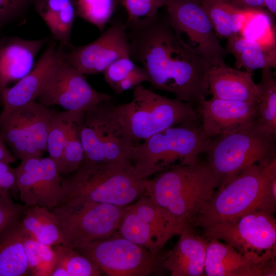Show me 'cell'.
I'll return each mask as SVG.
<instances>
[{
    "instance_id": "40",
    "label": "cell",
    "mask_w": 276,
    "mask_h": 276,
    "mask_svg": "<svg viewBox=\"0 0 276 276\" xmlns=\"http://www.w3.org/2000/svg\"><path fill=\"white\" fill-rule=\"evenodd\" d=\"M137 66L131 57L119 59L103 73L105 81L112 88L126 78Z\"/></svg>"
},
{
    "instance_id": "7",
    "label": "cell",
    "mask_w": 276,
    "mask_h": 276,
    "mask_svg": "<svg viewBox=\"0 0 276 276\" xmlns=\"http://www.w3.org/2000/svg\"><path fill=\"white\" fill-rule=\"evenodd\" d=\"M275 152V137L261 130L256 123L210 139L204 152L218 188L250 166L276 155Z\"/></svg>"
},
{
    "instance_id": "38",
    "label": "cell",
    "mask_w": 276,
    "mask_h": 276,
    "mask_svg": "<svg viewBox=\"0 0 276 276\" xmlns=\"http://www.w3.org/2000/svg\"><path fill=\"white\" fill-rule=\"evenodd\" d=\"M34 0H0V29L27 14Z\"/></svg>"
},
{
    "instance_id": "14",
    "label": "cell",
    "mask_w": 276,
    "mask_h": 276,
    "mask_svg": "<svg viewBox=\"0 0 276 276\" xmlns=\"http://www.w3.org/2000/svg\"><path fill=\"white\" fill-rule=\"evenodd\" d=\"M169 24L190 52L212 64L224 62L220 44L202 5L193 0H166Z\"/></svg>"
},
{
    "instance_id": "28",
    "label": "cell",
    "mask_w": 276,
    "mask_h": 276,
    "mask_svg": "<svg viewBox=\"0 0 276 276\" xmlns=\"http://www.w3.org/2000/svg\"><path fill=\"white\" fill-rule=\"evenodd\" d=\"M257 86L260 98L257 104L256 125L261 130L276 136V81L270 68L262 69Z\"/></svg>"
},
{
    "instance_id": "32",
    "label": "cell",
    "mask_w": 276,
    "mask_h": 276,
    "mask_svg": "<svg viewBox=\"0 0 276 276\" xmlns=\"http://www.w3.org/2000/svg\"><path fill=\"white\" fill-rule=\"evenodd\" d=\"M24 250L30 274L35 276H51L56 263V254L53 247L27 236Z\"/></svg>"
},
{
    "instance_id": "22",
    "label": "cell",
    "mask_w": 276,
    "mask_h": 276,
    "mask_svg": "<svg viewBox=\"0 0 276 276\" xmlns=\"http://www.w3.org/2000/svg\"><path fill=\"white\" fill-rule=\"evenodd\" d=\"M209 92L213 98L257 104L260 93L251 73L213 64L209 73Z\"/></svg>"
},
{
    "instance_id": "3",
    "label": "cell",
    "mask_w": 276,
    "mask_h": 276,
    "mask_svg": "<svg viewBox=\"0 0 276 276\" xmlns=\"http://www.w3.org/2000/svg\"><path fill=\"white\" fill-rule=\"evenodd\" d=\"M62 179L60 203L96 202L126 206L145 193L147 179L140 178L130 163L107 165L82 164Z\"/></svg>"
},
{
    "instance_id": "30",
    "label": "cell",
    "mask_w": 276,
    "mask_h": 276,
    "mask_svg": "<svg viewBox=\"0 0 276 276\" xmlns=\"http://www.w3.org/2000/svg\"><path fill=\"white\" fill-rule=\"evenodd\" d=\"M77 111L54 112L49 128L47 151L56 164L60 174L63 167V152L65 139Z\"/></svg>"
},
{
    "instance_id": "31",
    "label": "cell",
    "mask_w": 276,
    "mask_h": 276,
    "mask_svg": "<svg viewBox=\"0 0 276 276\" xmlns=\"http://www.w3.org/2000/svg\"><path fill=\"white\" fill-rule=\"evenodd\" d=\"M41 156L21 160L15 169L17 184L21 201L28 207L37 205V189Z\"/></svg>"
},
{
    "instance_id": "39",
    "label": "cell",
    "mask_w": 276,
    "mask_h": 276,
    "mask_svg": "<svg viewBox=\"0 0 276 276\" xmlns=\"http://www.w3.org/2000/svg\"><path fill=\"white\" fill-rule=\"evenodd\" d=\"M10 192L0 195V237L11 225L20 219L26 211L25 206L15 203Z\"/></svg>"
},
{
    "instance_id": "17",
    "label": "cell",
    "mask_w": 276,
    "mask_h": 276,
    "mask_svg": "<svg viewBox=\"0 0 276 276\" xmlns=\"http://www.w3.org/2000/svg\"><path fill=\"white\" fill-rule=\"evenodd\" d=\"M196 111L201 117L202 133L211 139L254 125L257 117V104L212 97L202 101Z\"/></svg>"
},
{
    "instance_id": "9",
    "label": "cell",
    "mask_w": 276,
    "mask_h": 276,
    "mask_svg": "<svg viewBox=\"0 0 276 276\" xmlns=\"http://www.w3.org/2000/svg\"><path fill=\"white\" fill-rule=\"evenodd\" d=\"M203 229L208 240H222L258 264L275 261L276 219L273 214L255 211L233 224H214Z\"/></svg>"
},
{
    "instance_id": "36",
    "label": "cell",
    "mask_w": 276,
    "mask_h": 276,
    "mask_svg": "<svg viewBox=\"0 0 276 276\" xmlns=\"http://www.w3.org/2000/svg\"><path fill=\"white\" fill-rule=\"evenodd\" d=\"M240 35L264 44L275 43V33L271 27L269 14L264 10H255L251 13Z\"/></svg>"
},
{
    "instance_id": "50",
    "label": "cell",
    "mask_w": 276,
    "mask_h": 276,
    "mask_svg": "<svg viewBox=\"0 0 276 276\" xmlns=\"http://www.w3.org/2000/svg\"><path fill=\"white\" fill-rule=\"evenodd\" d=\"M0 195H1V194H0Z\"/></svg>"
},
{
    "instance_id": "2",
    "label": "cell",
    "mask_w": 276,
    "mask_h": 276,
    "mask_svg": "<svg viewBox=\"0 0 276 276\" xmlns=\"http://www.w3.org/2000/svg\"><path fill=\"white\" fill-rule=\"evenodd\" d=\"M218 188L206 164L175 167L147 178L144 194L154 205L175 220L193 222Z\"/></svg>"
},
{
    "instance_id": "43",
    "label": "cell",
    "mask_w": 276,
    "mask_h": 276,
    "mask_svg": "<svg viewBox=\"0 0 276 276\" xmlns=\"http://www.w3.org/2000/svg\"><path fill=\"white\" fill-rule=\"evenodd\" d=\"M10 191L18 192L15 170L0 160V194Z\"/></svg>"
},
{
    "instance_id": "41",
    "label": "cell",
    "mask_w": 276,
    "mask_h": 276,
    "mask_svg": "<svg viewBox=\"0 0 276 276\" xmlns=\"http://www.w3.org/2000/svg\"><path fill=\"white\" fill-rule=\"evenodd\" d=\"M145 82H149V76L142 66L137 65L132 72L112 89L116 94H120L125 91L134 89Z\"/></svg>"
},
{
    "instance_id": "13",
    "label": "cell",
    "mask_w": 276,
    "mask_h": 276,
    "mask_svg": "<svg viewBox=\"0 0 276 276\" xmlns=\"http://www.w3.org/2000/svg\"><path fill=\"white\" fill-rule=\"evenodd\" d=\"M54 112L34 101L16 108L0 121V136L15 159L40 157L47 151Z\"/></svg>"
},
{
    "instance_id": "26",
    "label": "cell",
    "mask_w": 276,
    "mask_h": 276,
    "mask_svg": "<svg viewBox=\"0 0 276 276\" xmlns=\"http://www.w3.org/2000/svg\"><path fill=\"white\" fill-rule=\"evenodd\" d=\"M27 236L19 220L0 237V276H25L30 274L24 246Z\"/></svg>"
},
{
    "instance_id": "47",
    "label": "cell",
    "mask_w": 276,
    "mask_h": 276,
    "mask_svg": "<svg viewBox=\"0 0 276 276\" xmlns=\"http://www.w3.org/2000/svg\"><path fill=\"white\" fill-rule=\"evenodd\" d=\"M265 7L273 15L276 13V0H263Z\"/></svg>"
},
{
    "instance_id": "24",
    "label": "cell",
    "mask_w": 276,
    "mask_h": 276,
    "mask_svg": "<svg viewBox=\"0 0 276 276\" xmlns=\"http://www.w3.org/2000/svg\"><path fill=\"white\" fill-rule=\"evenodd\" d=\"M225 51L234 56L237 69L243 67L251 73L276 67L275 43L264 44L238 35L227 39Z\"/></svg>"
},
{
    "instance_id": "4",
    "label": "cell",
    "mask_w": 276,
    "mask_h": 276,
    "mask_svg": "<svg viewBox=\"0 0 276 276\" xmlns=\"http://www.w3.org/2000/svg\"><path fill=\"white\" fill-rule=\"evenodd\" d=\"M276 173V155L247 168L218 188L196 217L193 226L203 228L233 224L258 211L270 177Z\"/></svg>"
},
{
    "instance_id": "33",
    "label": "cell",
    "mask_w": 276,
    "mask_h": 276,
    "mask_svg": "<svg viewBox=\"0 0 276 276\" xmlns=\"http://www.w3.org/2000/svg\"><path fill=\"white\" fill-rule=\"evenodd\" d=\"M84 118L85 111H77L70 127L63 149L62 174L74 173L83 162L84 151L81 131Z\"/></svg>"
},
{
    "instance_id": "16",
    "label": "cell",
    "mask_w": 276,
    "mask_h": 276,
    "mask_svg": "<svg viewBox=\"0 0 276 276\" xmlns=\"http://www.w3.org/2000/svg\"><path fill=\"white\" fill-rule=\"evenodd\" d=\"M61 49L62 60L84 75L103 72L116 60L130 57L126 26L116 20L97 39L87 44Z\"/></svg>"
},
{
    "instance_id": "29",
    "label": "cell",
    "mask_w": 276,
    "mask_h": 276,
    "mask_svg": "<svg viewBox=\"0 0 276 276\" xmlns=\"http://www.w3.org/2000/svg\"><path fill=\"white\" fill-rule=\"evenodd\" d=\"M56 164L49 157L40 160L37 189V205L52 210L60 200L62 178Z\"/></svg>"
},
{
    "instance_id": "11",
    "label": "cell",
    "mask_w": 276,
    "mask_h": 276,
    "mask_svg": "<svg viewBox=\"0 0 276 276\" xmlns=\"http://www.w3.org/2000/svg\"><path fill=\"white\" fill-rule=\"evenodd\" d=\"M72 248L109 276H147L161 267L158 255L119 235Z\"/></svg>"
},
{
    "instance_id": "6",
    "label": "cell",
    "mask_w": 276,
    "mask_h": 276,
    "mask_svg": "<svg viewBox=\"0 0 276 276\" xmlns=\"http://www.w3.org/2000/svg\"><path fill=\"white\" fill-rule=\"evenodd\" d=\"M113 111L134 144L169 127L199 123V115L190 103L170 99L140 85L128 103L114 105Z\"/></svg>"
},
{
    "instance_id": "44",
    "label": "cell",
    "mask_w": 276,
    "mask_h": 276,
    "mask_svg": "<svg viewBox=\"0 0 276 276\" xmlns=\"http://www.w3.org/2000/svg\"><path fill=\"white\" fill-rule=\"evenodd\" d=\"M236 5L247 9L264 10L263 0H230Z\"/></svg>"
},
{
    "instance_id": "1",
    "label": "cell",
    "mask_w": 276,
    "mask_h": 276,
    "mask_svg": "<svg viewBox=\"0 0 276 276\" xmlns=\"http://www.w3.org/2000/svg\"><path fill=\"white\" fill-rule=\"evenodd\" d=\"M126 26L130 57L142 64L154 88L173 94L193 106L206 99L213 64L186 48L167 16L163 18L157 14Z\"/></svg>"
},
{
    "instance_id": "15",
    "label": "cell",
    "mask_w": 276,
    "mask_h": 276,
    "mask_svg": "<svg viewBox=\"0 0 276 276\" xmlns=\"http://www.w3.org/2000/svg\"><path fill=\"white\" fill-rule=\"evenodd\" d=\"M36 99L47 107L57 105L67 111H85L112 98L95 89L85 75L62 59Z\"/></svg>"
},
{
    "instance_id": "5",
    "label": "cell",
    "mask_w": 276,
    "mask_h": 276,
    "mask_svg": "<svg viewBox=\"0 0 276 276\" xmlns=\"http://www.w3.org/2000/svg\"><path fill=\"white\" fill-rule=\"evenodd\" d=\"M210 140L199 123L169 127L134 144L130 163L140 178L147 179L175 167L197 163Z\"/></svg>"
},
{
    "instance_id": "37",
    "label": "cell",
    "mask_w": 276,
    "mask_h": 276,
    "mask_svg": "<svg viewBox=\"0 0 276 276\" xmlns=\"http://www.w3.org/2000/svg\"><path fill=\"white\" fill-rule=\"evenodd\" d=\"M125 9L128 15L126 25H131L151 18L158 9L165 6L166 0H117Z\"/></svg>"
},
{
    "instance_id": "45",
    "label": "cell",
    "mask_w": 276,
    "mask_h": 276,
    "mask_svg": "<svg viewBox=\"0 0 276 276\" xmlns=\"http://www.w3.org/2000/svg\"><path fill=\"white\" fill-rule=\"evenodd\" d=\"M0 160L11 164L15 162V158L0 136Z\"/></svg>"
},
{
    "instance_id": "19",
    "label": "cell",
    "mask_w": 276,
    "mask_h": 276,
    "mask_svg": "<svg viewBox=\"0 0 276 276\" xmlns=\"http://www.w3.org/2000/svg\"><path fill=\"white\" fill-rule=\"evenodd\" d=\"M207 276H275V262L260 265L220 240H208L204 262Z\"/></svg>"
},
{
    "instance_id": "27",
    "label": "cell",
    "mask_w": 276,
    "mask_h": 276,
    "mask_svg": "<svg viewBox=\"0 0 276 276\" xmlns=\"http://www.w3.org/2000/svg\"><path fill=\"white\" fill-rule=\"evenodd\" d=\"M20 226L25 233L38 242L51 246L61 244L62 235L59 221L51 210L38 205L25 211Z\"/></svg>"
},
{
    "instance_id": "48",
    "label": "cell",
    "mask_w": 276,
    "mask_h": 276,
    "mask_svg": "<svg viewBox=\"0 0 276 276\" xmlns=\"http://www.w3.org/2000/svg\"><path fill=\"white\" fill-rule=\"evenodd\" d=\"M193 1H196V2H198V3L201 4V3H202L203 0H193Z\"/></svg>"
},
{
    "instance_id": "21",
    "label": "cell",
    "mask_w": 276,
    "mask_h": 276,
    "mask_svg": "<svg viewBox=\"0 0 276 276\" xmlns=\"http://www.w3.org/2000/svg\"><path fill=\"white\" fill-rule=\"evenodd\" d=\"M192 227H185L174 246L161 258V267L171 276H201L204 274V262L208 240L195 234Z\"/></svg>"
},
{
    "instance_id": "25",
    "label": "cell",
    "mask_w": 276,
    "mask_h": 276,
    "mask_svg": "<svg viewBox=\"0 0 276 276\" xmlns=\"http://www.w3.org/2000/svg\"><path fill=\"white\" fill-rule=\"evenodd\" d=\"M201 5L217 37L227 39L240 35L247 17L255 10L241 8L230 0H203Z\"/></svg>"
},
{
    "instance_id": "49",
    "label": "cell",
    "mask_w": 276,
    "mask_h": 276,
    "mask_svg": "<svg viewBox=\"0 0 276 276\" xmlns=\"http://www.w3.org/2000/svg\"><path fill=\"white\" fill-rule=\"evenodd\" d=\"M75 2H76V0H75Z\"/></svg>"
},
{
    "instance_id": "42",
    "label": "cell",
    "mask_w": 276,
    "mask_h": 276,
    "mask_svg": "<svg viewBox=\"0 0 276 276\" xmlns=\"http://www.w3.org/2000/svg\"><path fill=\"white\" fill-rule=\"evenodd\" d=\"M276 210V173L269 178L258 211L274 214Z\"/></svg>"
},
{
    "instance_id": "20",
    "label": "cell",
    "mask_w": 276,
    "mask_h": 276,
    "mask_svg": "<svg viewBox=\"0 0 276 276\" xmlns=\"http://www.w3.org/2000/svg\"><path fill=\"white\" fill-rule=\"evenodd\" d=\"M50 40L48 37L35 40L17 36L0 39V92L33 70L36 55Z\"/></svg>"
},
{
    "instance_id": "12",
    "label": "cell",
    "mask_w": 276,
    "mask_h": 276,
    "mask_svg": "<svg viewBox=\"0 0 276 276\" xmlns=\"http://www.w3.org/2000/svg\"><path fill=\"white\" fill-rule=\"evenodd\" d=\"M187 226L158 209L144 194L125 207L117 232L120 236L158 255L166 243Z\"/></svg>"
},
{
    "instance_id": "18",
    "label": "cell",
    "mask_w": 276,
    "mask_h": 276,
    "mask_svg": "<svg viewBox=\"0 0 276 276\" xmlns=\"http://www.w3.org/2000/svg\"><path fill=\"white\" fill-rule=\"evenodd\" d=\"M62 59L61 49L57 47L54 40H50L33 70L13 86L0 92L3 106L0 121L16 108L35 101Z\"/></svg>"
},
{
    "instance_id": "46",
    "label": "cell",
    "mask_w": 276,
    "mask_h": 276,
    "mask_svg": "<svg viewBox=\"0 0 276 276\" xmlns=\"http://www.w3.org/2000/svg\"><path fill=\"white\" fill-rule=\"evenodd\" d=\"M51 276H69V274L64 266L56 263Z\"/></svg>"
},
{
    "instance_id": "35",
    "label": "cell",
    "mask_w": 276,
    "mask_h": 276,
    "mask_svg": "<svg viewBox=\"0 0 276 276\" xmlns=\"http://www.w3.org/2000/svg\"><path fill=\"white\" fill-rule=\"evenodd\" d=\"M117 0H76L77 16L103 31L117 5Z\"/></svg>"
},
{
    "instance_id": "23",
    "label": "cell",
    "mask_w": 276,
    "mask_h": 276,
    "mask_svg": "<svg viewBox=\"0 0 276 276\" xmlns=\"http://www.w3.org/2000/svg\"><path fill=\"white\" fill-rule=\"evenodd\" d=\"M35 11L44 21L60 47L67 48L77 16L75 0H34Z\"/></svg>"
},
{
    "instance_id": "10",
    "label": "cell",
    "mask_w": 276,
    "mask_h": 276,
    "mask_svg": "<svg viewBox=\"0 0 276 276\" xmlns=\"http://www.w3.org/2000/svg\"><path fill=\"white\" fill-rule=\"evenodd\" d=\"M126 206L66 201L51 210L59 221L61 244L73 247L113 235L118 231Z\"/></svg>"
},
{
    "instance_id": "34",
    "label": "cell",
    "mask_w": 276,
    "mask_h": 276,
    "mask_svg": "<svg viewBox=\"0 0 276 276\" xmlns=\"http://www.w3.org/2000/svg\"><path fill=\"white\" fill-rule=\"evenodd\" d=\"M56 254V264L64 266L69 276H99L101 270L85 256L61 244L53 246Z\"/></svg>"
},
{
    "instance_id": "8",
    "label": "cell",
    "mask_w": 276,
    "mask_h": 276,
    "mask_svg": "<svg viewBox=\"0 0 276 276\" xmlns=\"http://www.w3.org/2000/svg\"><path fill=\"white\" fill-rule=\"evenodd\" d=\"M111 101H102L85 111L81 131L84 151L82 164L130 163L134 143L118 119Z\"/></svg>"
}]
</instances>
